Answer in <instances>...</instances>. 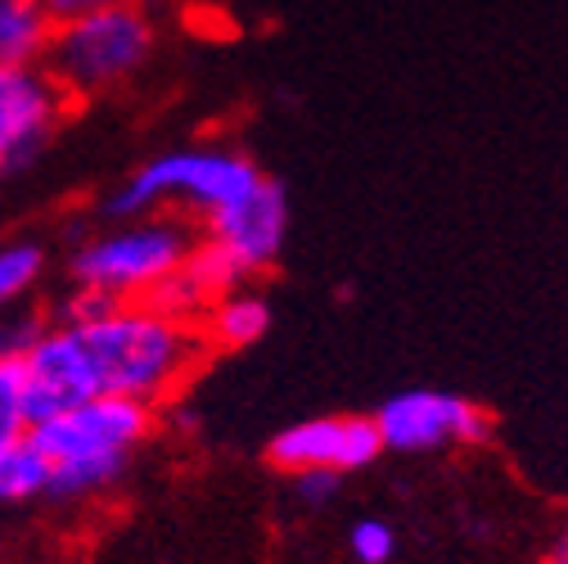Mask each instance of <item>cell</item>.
<instances>
[{
    "label": "cell",
    "mask_w": 568,
    "mask_h": 564,
    "mask_svg": "<svg viewBox=\"0 0 568 564\" xmlns=\"http://www.w3.org/2000/svg\"><path fill=\"white\" fill-rule=\"evenodd\" d=\"M68 330L82 339L100 393L145 406L172 397L207 352L199 325L176 321L150 303H113L100 316Z\"/></svg>",
    "instance_id": "1"
},
{
    "label": "cell",
    "mask_w": 568,
    "mask_h": 564,
    "mask_svg": "<svg viewBox=\"0 0 568 564\" xmlns=\"http://www.w3.org/2000/svg\"><path fill=\"white\" fill-rule=\"evenodd\" d=\"M50 470V492L59 502H87L109 492L131 456L154 434V406L131 397H87L59 415H45L28 430Z\"/></svg>",
    "instance_id": "2"
},
{
    "label": "cell",
    "mask_w": 568,
    "mask_h": 564,
    "mask_svg": "<svg viewBox=\"0 0 568 564\" xmlns=\"http://www.w3.org/2000/svg\"><path fill=\"white\" fill-rule=\"evenodd\" d=\"M262 181L257 163L240 150L226 145H185V150H168L159 159H150L145 168H135L104 203V213L118 222L131 218H150L159 208H181L194 218H212L222 213L226 203H235L240 194H248Z\"/></svg>",
    "instance_id": "3"
},
{
    "label": "cell",
    "mask_w": 568,
    "mask_h": 564,
    "mask_svg": "<svg viewBox=\"0 0 568 564\" xmlns=\"http://www.w3.org/2000/svg\"><path fill=\"white\" fill-rule=\"evenodd\" d=\"M154 54V23L135 6H109L95 14H78L50 28L45 73L63 87V95H100L131 82Z\"/></svg>",
    "instance_id": "4"
},
{
    "label": "cell",
    "mask_w": 568,
    "mask_h": 564,
    "mask_svg": "<svg viewBox=\"0 0 568 564\" xmlns=\"http://www.w3.org/2000/svg\"><path fill=\"white\" fill-rule=\"evenodd\" d=\"M190 249H194V235L185 231V222L150 213V218L118 222L104 235H91L73 253L68 271H73L78 290H91L113 303H145L190 258Z\"/></svg>",
    "instance_id": "5"
},
{
    "label": "cell",
    "mask_w": 568,
    "mask_h": 564,
    "mask_svg": "<svg viewBox=\"0 0 568 564\" xmlns=\"http://www.w3.org/2000/svg\"><path fill=\"white\" fill-rule=\"evenodd\" d=\"M384 452H438V447H478L491 439V415L443 389H406L393 393L375 415Z\"/></svg>",
    "instance_id": "6"
},
{
    "label": "cell",
    "mask_w": 568,
    "mask_h": 564,
    "mask_svg": "<svg viewBox=\"0 0 568 564\" xmlns=\"http://www.w3.org/2000/svg\"><path fill=\"white\" fill-rule=\"evenodd\" d=\"M271 465L284 474H357L384 456L371 415H316L280 430L266 447Z\"/></svg>",
    "instance_id": "7"
},
{
    "label": "cell",
    "mask_w": 568,
    "mask_h": 564,
    "mask_svg": "<svg viewBox=\"0 0 568 564\" xmlns=\"http://www.w3.org/2000/svg\"><path fill=\"white\" fill-rule=\"evenodd\" d=\"M63 109L68 95L41 63L0 68V177L28 168L45 150Z\"/></svg>",
    "instance_id": "8"
},
{
    "label": "cell",
    "mask_w": 568,
    "mask_h": 564,
    "mask_svg": "<svg viewBox=\"0 0 568 564\" xmlns=\"http://www.w3.org/2000/svg\"><path fill=\"white\" fill-rule=\"evenodd\" d=\"M203 226H207V244L248 280L280 258L284 235H290V199H284L280 181L262 177L248 194L226 203L222 213H212Z\"/></svg>",
    "instance_id": "9"
},
{
    "label": "cell",
    "mask_w": 568,
    "mask_h": 564,
    "mask_svg": "<svg viewBox=\"0 0 568 564\" xmlns=\"http://www.w3.org/2000/svg\"><path fill=\"white\" fill-rule=\"evenodd\" d=\"M19 366H23V389H28V415L32 425L45 415H59L68 406H78L87 397H100L91 362L82 352V339L68 330V325H45L23 352H19Z\"/></svg>",
    "instance_id": "10"
},
{
    "label": "cell",
    "mask_w": 568,
    "mask_h": 564,
    "mask_svg": "<svg viewBox=\"0 0 568 564\" xmlns=\"http://www.w3.org/2000/svg\"><path fill=\"white\" fill-rule=\"evenodd\" d=\"M271 330V308L262 294L253 290H231L212 303L199 321V339L203 348H217V352H240V348H253L257 339H266Z\"/></svg>",
    "instance_id": "11"
},
{
    "label": "cell",
    "mask_w": 568,
    "mask_h": 564,
    "mask_svg": "<svg viewBox=\"0 0 568 564\" xmlns=\"http://www.w3.org/2000/svg\"><path fill=\"white\" fill-rule=\"evenodd\" d=\"M50 28L54 23L37 0H0V68L41 63Z\"/></svg>",
    "instance_id": "12"
},
{
    "label": "cell",
    "mask_w": 568,
    "mask_h": 564,
    "mask_svg": "<svg viewBox=\"0 0 568 564\" xmlns=\"http://www.w3.org/2000/svg\"><path fill=\"white\" fill-rule=\"evenodd\" d=\"M50 492V470L45 456L37 452L32 434L0 443V511L6 506H28Z\"/></svg>",
    "instance_id": "13"
},
{
    "label": "cell",
    "mask_w": 568,
    "mask_h": 564,
    "mask_svg": "<svg viewBox=\"0 0 568 564\" xmlns=\"http://www.w3.org/2000/svg\"><path fill=\"white\" fill-rule=\"evenodd\" d=\"M45 271V249L32 240H14L0 244V312L19 308V299H28L37 290V280Z\"/></svg>",
    "instance_id": "14"
},
{
    "label": "cell",
    "mask_w": 568,
    "mask_h": 564,
    "mask_svg": "<svg viewBox=\"0 0 568 564\" xmlns=\"http://www.w3.org/2000/svg\"><path fill=\"white\" fill-rule=\"evenodd\" d=\"M28 430H32V415H28L23 366H19V357H0V443L23 439Z\"/></svg>",
    "instance_id": "15"
},
{
    "label": "cell",
    "mask_w": 568,
    "mask_h": 564,
    "mask_svg": "<svg viewBox=\"0 0 568 564\" xmlns=\"http://www.w3.org/2000/svg\"><path fill=\"white\" fill-rule=\"evenodd\" d=\"M347 546L362 564H388L397 555V533L384 520H362V524H352Z\"/></svg>",
    "instance_id": "16"
},
{
    "label": "cell",
    "mask_w": 568,
    "mask_h": 564,
    "mask_svg": "<svg viewBox=\"0 0 568 564\" xmlns=\"http://www.w3.org/2000/svg\"><path fill=\"white\" fill-rule=\"evenodd\" d=\"M45 10L50 23H63V19H78V14H95V10H109V6H131V0H37Z\"/></svg>",
    "instance_id": "17"
},
{
    "label": "cell",
    "mask_w": 568,
    "mask_h": 564,
    "mask_svg": "<svg viewBox=\"0 0 568 564\" xmlns=\"http://www.w3.org/2000/svg\"><path fill=\"white\" fill-rule=\"evenodd\" d=\"M298 479V497L307 502V506H325L334 492H338V474H294Z\"/></svg>",
    "instance_id": "18"
},
{
    "label": "cell",
    "mask_w": 568,
    "mask_h": 564,
    "mask_svg": "<svg viewBox=\"0 0 568 564\" xmlns=\"http://www.w3.org/2000/svg\"><path fill=\"white\" fill-rule=\"evenodd\" d=\"M546 564H568V542H559V546L546 555Z\"/></svg>",
    "instance_id": "19"
},
{
    "label": "cell",
    "mask_w": 568,
    "mask_h": 564,
    "mask_svg": "<svg viewBox=\"0 0 568 564\" xmlns=\"http://www.w3.org/2000/svg\"><path fill=\"white\" fill-rule=\"evenodd\" d=\"M0 357H14V352H10V343H6V325H0Z\"/></svg>",
    "instance_id": "20"
},
{
    "label": "cell",
    "mask_w": 568,
    "mask_h": 564,
    "mask_svg": "<svg viewBox=\"0 0 568 564\" xmlns=\"http://www.w3.org/2000/svg\"><path fill=\"white\" fill-rule=\"evenodd\" d=\"M564 542H568V515H564Z\"/></svg>",
    "instance_id": "21"
}]
</instances>
